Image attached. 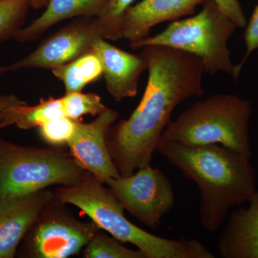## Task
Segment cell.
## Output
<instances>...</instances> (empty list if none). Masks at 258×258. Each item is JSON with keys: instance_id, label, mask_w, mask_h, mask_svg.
I'll list each match as a JSON object with an SVG mask.
<instances>
[{"instance_id": "obj_1", "label": "cell", "mask_w": 258, "mask_h": 258, "mask_svg": "<svg viewBox=\"0 0 258 258\" xmlns=\"http://www.w3.org/2000/svg\"><path fill=\"white\" fill-rule=\"evenodd\" d=\"M142 49L149 71L145 92L130 117L112 125L106 134L108 152L121 176L151 164L176 107L205 93V71L198 56L161 45Z\"/></svg>"}, {"instance_id": "obj_2", "label": "cell", "mask_w": 258, "mask_h": 258, "mask_svg": "<svg viewBox=\"0 0 258 258\" xmlns=\"http://www.w3.org/2000/svg\"><path fill=\"white\" fill-rule=\"evenodd\" d=\"M157 152L198 186L200 223L210 233L222 227L231 208L247 203L257 189L250 159L230 148L160 140Z\"/></svg>"}, {"instance_id": "obj_3", "label": "cell", "mask_w": 258, "mask_h": 258, "mask_svg": "<svg viewBox=\"0 0 258 258\" xmlns=\"http://www.w3.org/2000/svg\"><path fill=\"white\" fill-rule=\"evenodd\" d=\"M54 193L62 203L79 208L101 230L123 243L135 245L146 258L215 257L198 240L165 238L139 228L125 217L124 209L111 189L88 171L79 184L60 186Z\"/></svg>"}, {"instance_id": "obj_4", "label": "cell", "mask_w": 258, "mask_h": 258, "mask_svg": "<svg viewBox=\"0 0 258 258\" xmlns=\"http://www.w3.org/2000/svg\"><path fill=\"white\" fill-rule=\"evenodd\" d=\"M252 112L248 100L235 95L213 94L170 120L160 140L189 147L220 144L251 159L249 121Z\"/></svg>"}, {"instance_id": "obj_5", "label": "cell", "mask_w": 258, "mask_h": 258, "mask_svg": "<svg viewBox=\"0 0 258 258\" xmlns=\"http://www.w3.org/2000/svg\"><path fill=\"white\" fill-rule=\"evenodd\" d=\"M202 5L201 11L195 16L173 21L158 35L129 45L133 50L161 45L184 51L201 59L205 73L223 72L237 81L240 74L227 46L237 25L213 0H205Z\"/></svg>"}, {"instance_id": "obj_6", "label": "cell", "mask_w": 258, "mask_h": 258, "mask_svg": "<svg viewBox=\"0 0 258 258\" xmlns=\"http://www.w3.org/2000/svg\"><path fill=\"white\" fill-rule=\"evenodd\" d=\"M85 171L62 147H26L0 139V200L52 185L74 186Z\"/></svg>"}, {"instance_id": "obj_7", "label": "cell", "mask_w": 258, "mask_h": 258, "mask_svg": "<svg viewBox=\"0 0 258 258\" xmlns=\"http://www.w3.org/2000/svg\"><path fill=\"white\" fill-rule=\"evenodd\" d=\"M95 222L78 220L59 199L44 207L21 244L22 257L66 258L79 254L101 230Z\"/></svg>"}, {"instance_id": "obj_8", "label": "cell", "mask_w": 258, "mask_h": 258, "mask_svg": "<svg viewBox=\"0 0 258 258\" xmlns=\"http://www.w3.org/2000/svg\"><path fill=\"white\" fill-rule=\"evenodd\" d=\"M124 210L152 230L174 208L175 195L171 181L151 164L132 175L110 178L105 182Z\"/></svg>"}, {"instance_id": "obj_9", "label": "cell", "mask_w": 258, "mask_h": 258, "mask_svg": "<svg viewBox=\"0 0 258 258\" xmlns=\"http://www.w3.org/2000/svg\"><path fill=\"white\" fill-rule=\"evenodd\" d=\"M103 37L97 18H77L51 35L30 55L14 63L0 66V76L25 69H52L91 52L93 44Z\"/></svg>"}, {"instance_id": "obj_10", "label": "cell", "mask_w": 258, "mask_h": 258, "mask_svg": "<svg viewBox=\"0 0 258 258\" xmlns=\"http://www.w3.org/2000/svg\"><path fill=\"white\" fill-rule=\"evenodd\" d=\"M118 118V112L108 108L90 123L78 120L74 137L68 144L70 153L83 170L104 184L110 178L120 176L106 144L107 132Z\"/></svg>"}, {"instance_id": "obj_11", "label": "cell", "mask_w": 258, "mask_h": 258, "mask_svg": "<svg viewBox=\"0 0 258 258\" xmlns=\"http://www.w3.org/2000/svg\"><path fill=\"white\" fill-rule=\"evenodd\" d=\"M55 196L47 189L0 200V258H13L44 207Z\"/></svg>"}, {"instance_id": "obj_12", "label": "cell", "mask_w": 258, "mask_h": 258, "mask_svg": "<svg viewBox=\"0 0 258 258\" xmlns=\"http://www.w3.org/2000/svg\"><path fill=\"white\" fill-rule=\"evenodd\" d=\"M104 39L97 40L92 51L101 61L107 90L115 101L136 96L141 74L148 69L147 56L144 51L133 54L120 50Z\"/></svg>"}, {"instance_id": "obj_13", "label": "cell", "mask_w": 258, "mask_h": 258, "mask_svg": "<svg viewBox=\"0 0 258 258\" xmlns=\"http://www.w3.org/2000/svg\"><path fill=\"white\" fill-rule=\"evenodd\" d=\"M205 0H142L131 6L122 19V38L131 43L149 36L152 28L195 13Z\"/></svg>"}, {"instance_id": "obj_14", "label": "cell", "mask_w": 258, "mask_h": 258, "mask_svg": "<svg viewBox=\"0 0 258 258\" xmlns=\"http://www.w3.org/2000/svg\"><path fill=\"white\" fill-rule=\"evenodd\" d=\"M247 208L229 214L217 249L223 258H258V189Z\"/></svg>"}, {"instance_id": "obj_15", "label": "cell", "mask_w": 258, "mask_h": 258, "mask_svg": "<svg viewBox=\"0 0 258 258\" xmlns=\"http://www.w3.org/2000/svg\"><path fill=\"white\" fill-rule=\"evenodd\" d=\"M108 0H50L46 10L28 26L21 28L14 39L20 42L37 40L56 23L73 18H97Z\"/></svg>"}, {"instance_id": "obj_16", "label": "cell", "mask_w": 258, "mask_h": 258, "mask_svg": "<svg viewBox=\"0 0 258 258\" xmlns=\"http://www.w3.org/2000/svg\"><path fill=\"white\" fill-rule=\"evenodd\" d=\"M66 116L61 98H40L33 106L19 105L0 111V129L15 125L23 130L38 128L48 120Z\"/></svg>"}, {"instance_id": "obj_17", "label": "cell", "mask_w": 258, "mask_h": 258, "mask_svg": "<svg viewBox=\"0 0 258 258\" xmlns=\"http://www.w3.org/2000/svg\"><path fill=\"white\" fill-rule=\"evenodd\" d=\"M103 66L93 51L52 70L55 78L63 83L66 93L81 91L103 75Z\"/></svg>"}, {"instance_id": "obj_18", "label": "cell", "mask_w": 258, "mask_h": 258, "mask_svg": "<svg viewBox=\"0 0 258 258\" xmlns=\"http://www.w3.org/2000/svg\"><path fill=\"white\" fill-rule=\"evenodd\" d=\"M86 258H146L142 251L134 250L123 245L113 236L107 235L101 230L85 247Z\"/></svg>"}, {"instance_id": "obj_19", "label": "cell", "mask_w": 258, "mask_h": 258, "mask_svg": "<svg viewBox=\"0 0 258 258\" xmlns=\"http://www.w3.org/2000/svg\"><path fill=\"white\" fill-rule=\"evenodd\" d=\"M30 7L29 0H0V42L14 39Z\"/></svg>"}, {"instance_id": "obj_20", "label": "cell", "mask_w": 258, "mask_h": 258, "mask_svg": "<svg viewBox=\"0 0 258 258\" xmlns=\"http://www.w3.org/2000/svg\"><path fill=\"white\" fill-rule=\"evenodd\" d=\"M61 99L66 116L76 120L85 115H98L108 108L96 93H66Z\"/></svg>"}, {"instance_id": "obj_21", "label": "cell", "mask_w": 258, "mask_h": 258, "mask_svg": "<svg viewBox=\"0 0 258 258\" xmlns=\"http://www.w3.org/2000/svg\"><path fill=\"white\" fill-rule=\"evenodd\" d=\"M134 1L108 0L101 14L97 17L104 38L113 41L122 39V19Z\"/></svg>"}, {"instance_id": "obj_22", "label": "cell", "mask_w": 258, "mask_h": 258, "mask_svg": "<svg viewBox=\"0 0 258 258\" xmlns=\"http://www.w3.org/2000/svg\"><path fill=\"white\" fill-rule=\"evenodd\" d=\"M77 120L68 116L48 120L38 127L39 135L51 147H62L69 144L74 137Z\"/></svg>"}, {"instance_id": "obj_23", "label": "cell", "mask_w": 258, "mask_h": 258, "mask_svg": "<svg viewBox=\"0 0 258 258\" xmlns=\"http://www.w3.org/2000/svg\"><path fill=\"white\" fill-rule=\"evenodd\" d=\"M245 28L244 40L245 42L246 52L240 63L237 64V72L239 74H240L244 63L247 62L251 54L254 51L258 50V5L254 8Z\"/></svg>"}, {"instance_id": "obj_24", "label": "cell", "mask_w": 258, "mask_h": 258, "mask_svg": "<svg viewBox=\"0 0 258 258\" xmlns=\"http://www.w3.org/2000/svg\"><path fill=\"white\" fill-rule=\"evenodd\" d=\"M224 14L230 18L237 28H245L247 19L238 0H213Z\"/></svg>"}, {"instance_id": "obj_25", "label": "cell", "mask_w": 258, "mask_h": 258, "mask_svg": "<svg viewBox=\"0 0 258 258\" xmlns=\"http://www.w3.org/2000/svg\"><path fill=\"white\" fill-rule=\"evenodd\" d=\"M27 104L26 102L20 99L14 94L0 95V111L10 106Z\"/></svg>"}, {"instance_id": "obj_26", "label": "cell", "mask_w": 258, "mask_h": 258, "mask_svg": "<svg viewBox=\"0 0 258 258\" xmlns=\"http://www.w3.org/2000/svg\"><path fill=\"white\" fill-rule=\"evenodd\" d=\"M50 0H29L30 6L35 9H40L46 6Z\"/></svg>"}]
</instances>
